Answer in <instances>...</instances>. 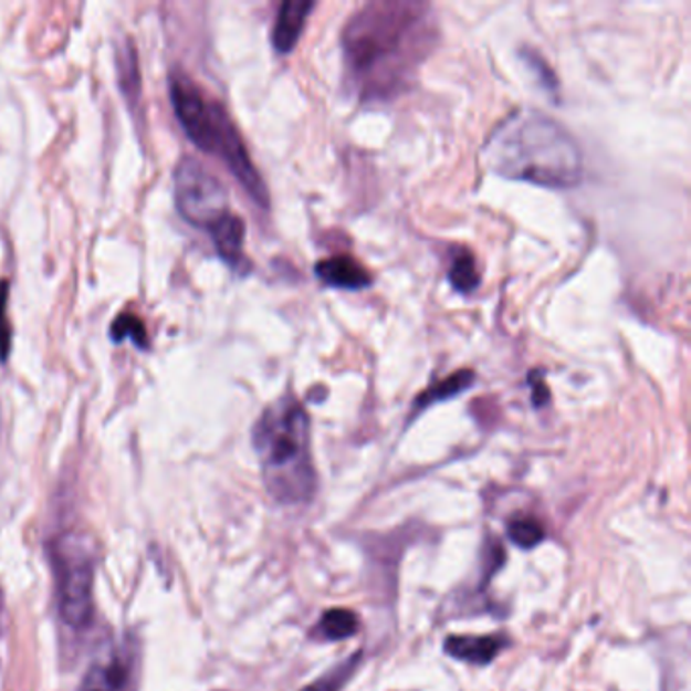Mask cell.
<instances>
[{"label":"cell","mask_w":691,"mask_h":691,"mask_svg":"<svg viewBox=\"0 0 691 691\" xmlns=\"http://www.w3.org/2000/svg\"><path fill=\"white\" fill-rule=\"evenodd\" d=\"M211 238L216 243L218 254L235 270H243L248 266V260L243 254V238H245V226L242 218L228 213L226 218L218 221L211 230Z\"/></svg>","instance_id":"cell-11"},{"label":"cell","mask_w":691,"mask_h":691,"mask_svg":"<svg viewBox=\"0 0 691 691\" xmlns=\"http://www.w3.org/2000/svg\"><path fill=\"white\" fill-rule=\"evenodd\" d=\"M510 647L507 637H499V635H486V637H457L452 635L444 643V651L450 657L464 661V663H473V666H489L495 657Z\"/></svg>","instance_id":"cell-10"},{"label":"cell","mask_w":691,"mask_h":691,"mask_svg":"<svg viewBox=\"0 0 691 691\" xmlns=\"http://www.w3.org/2000/svg\"><path fill=\"white\" fill-rule=\"evenodd\" d=\"M169 92L172 108L177 112V118L187 136L201 150L221 158L255 203L268 207L270 201L266 185L255 169L254 160L248 155L242 134L238 133L223 104L207 96L195 84L193 77L182 72L181 67L170 72Z\"/></svg>","instance_id":"cell-4"},{"label":"cell","mask_w":691,"mask_h":691,"mask_svg":"<svg viewBox=\"0 0 691 691\" xmlns=\"http://www.w3.org/2000/svg\"><path fill=\"white\" fill-rule=\"evenodd\" d=\"M9 280H0V364L9 359L12 345L11 318H9Z\"/></svg>","instance_id":"cell-19"},{"label":"cell","mask_w":691,"mask_h":691,"mask_svg":"<svg viewBox=\"0 0 691 691\" xmlns=\"http://www.w3.org/2000/svg\"><path fill=\"white\" fill-rule=\"evenodd\" d=\"M140 653L133 639L109 645L85 671L80 691H136Z\"/></svg>","instance_id":"cell-7"},{"label":"cell","mask_w":691,"mask_h":691,"mask_svg":"<svg viewBox=\"0 0 691 691\" xmlns=\"http://www.w3.org/2000/svg\"><path fill=\"white\" fill-rule=\"evenodd\" d=\"M316 276L327 286L341 291H364L371 284L369 270L359 264L352 255H335L318 262L315 268Z\"/></svg>","instance_id":"cell-8"},{"label":"cell","mask_w":691,"mask_h":691,"mask_svg":"<svg viewBox=\"0 0 691 691\" xmlns=\"http://www.w3.org/2000/svg\"><path fill=\"white\" fill-rule=\"evenodd\" d=\"M450 284L461 292H473L479 289L481 279H479V270L474 255L469 250H461L459 254L452 258V266H450Z\"/></svg>","instance_id":"cell-14"},{"label":"cell","mask_w":691,"mask_h":691,"mask_svg":"<svg viewBox=\"0 0 691 691\" xmlns=\"http://www.w3.org/2000/svg\"><path fill=\"white\" fill-rule=\"evenodd\" d=\"M318 635L327 641H341L349 639L359 631V619L357 615L347 608H333L323 615V619L316 627Z\"/></svg>","instance_id":"cell-13"},{"label":"cell","mask_w":691,"mask_h":691,"mask_svg":"<svg viewBox=\"0 0 691 691\" xmlns=\"http://www.w3.org/2000/svg\"><path fill=\"white\" fill-rule=\"evenodd\" d=\"M507 535H510V540L515 546L530 549V547L537 546L544 540L546 532H544L542 523L534 520V517H517V520H513L510 523Z\"/></svg>","instance_id":"cell-17"},{"label":"cell","mask_w":691,"mask_h":691,"mask_svg":"<svg viewBox=\"0 0 691 691\" xmlns=\"http://www.w3.org/2000/svg\"><path fill=\"white\" fill-rule=\"evenodd\" d=\"M486 167L505 179L572 189L583 179L580 146L559 122L522 108L499 122L483 148Z\"/></svg>","instance_id":"cell-2"},{"label":"cell","mask_w":691,"mask_h":691,"mask_svg":"<svg viewBox=\"0 0 691 691\" xmlns=\"http://www.w3.org/2000/svg\"><path fill=\"white\" fill-rule=\"evenodd\" d=\"M55 596L60 617L70 629H85L94 617V562L75 535H63L51 544Z\"/></svg>","instance_id":"cell-5"},{"label":"cell","mask_w":691,"mask_h":691,"mask_svg":"<svg viewBox=\"0 0 691 691\" xmlns=\"http://www.w3.org/2000/svg\"><path fill=\"white\" fill-rule=\"evenodd\" d=\"M175 203L181 218L199 230H211L231 213L223 182L191 157L182 158L175 169Z\"/></svg>","instance_id":"cell-6"},{"label":"cell","mask_w":691,"mask_h":691,"mask_svg":"<svg viewBox=\"0 0 691 691\" xmlns=\"http://www.w3.org/2000/svg\"><path fill=\"white\" fill-rule=\"evenodd\" d=\"M473 384L474 374L471 369L457 371V374H452V376L447 377V379H442V381L435 384L432 388L426 389L425 394H422V396L416 400V404H413V410H416V412H420V410H425V408L432 406V404L450 400V398L459 396L462 391H467V389L471 388Z\"/></svg>","instance_id":"cell-12"},{"label":"cell","mask_w":691,"mask_h":691,"mask_svg":"<svg viewBox=\"0 0 691 691\" xmlns=\"http://www.w3.org/2000/svg\"><path fill=\"white\" fill-rule=\"evenodd\" d=\"M268 493L284 505L311 501L316 471L311 452V418L294 396L272 401L252 430Z\"/></svg>","instance_id":"cell-3"},{"label":"cell","mask_w":691,"mask_h":691,"mask_svg":"<svg viewBox=\"0 0 691 691\" xmlns=\"http://www.w3.org/2000/svg\"><path fill=\"white\" fill-rule=\"evenodd\" d=\"M109 337H112L114 343L133 339L136 347H140V349L148 347L145 323L134 313H122L118 318H114V323L109 327Z\"/></svg>","instance_id":"cell-16"},{"label":"cell","mask_w":691,"mask_h":691,"mask_svg":"<svg viewBox=\"0 0 691 691\" xmlns=\"http://www.w3.org/2000/svg\"><path fill=\"white\" fill-rule=\"evenodd\" d=\"M316 4L313 0H284L272 31V43L279 53H291L299 43L304 24Z\"/></svg>","instance_id":"cell-9"},{"label":"cell","mask_w":691,"mask_h":691,"mask_svg":"<svg viewBox=\"0 0 691 691\" xmlns=\"http://www.w3.org/2000/svg\"><path fill=\"white\" fill-rule=\"evenodd\" d=\"M0 613H2V596H0Z\"/></svg>","instance_id":"cell-20"},{"label":"cell","mask_w":691,"mask_h":691,"mask_svg":"<svg viewBox=\"0 0 691 691\" xmlns=\"http://www.w3.org/2000/svg\"><path fill=\"white\" fill-rule=\"evenodd\" d=\"M437 39V12L428 2H367L341 35L347 82L367 102L394 100L412 85Z\"/></svg>","instance_id":"cell-1"},{"label":"cell","mask_w":691,"mask_h":691,"mask_svg":"<svg viewBox=\"0 0 691 691\" xmlns=\"http://www.w3.org/2000/svg\"><path fill=\"white\" fill-rule=\"evenodd\" d=\"M118 67H121V85L122 90L128 96H136L138 87H140V77H138V63H136V51L134 45L128 41L126 48L121 49V57H118Z\"/></svg>","instance_id":"cell-18"},{"label":"cell","mask_w":691,"mask_h":691,"mask_svg":"<svg viewBox=\"0 0 691 691\" xmlns=\"http://www.w3.org/2000/svg\"><path fill=\"white\" fill-rule=\"evenodd\" d=\"M359 663H362V653H355V656L339 663L337 668L327 671L321 680L306 685L303 691H341L345 688V683L352 680L353 673L359 668Z\"/></svg>","instance_id":"cell-15"}]
</instances>
